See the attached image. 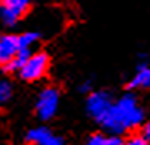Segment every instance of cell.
<instances>
[{"instance_id": "obj_1", "label": "cell", "mask_w": 150, "mask_h": 145, "mask_svg": "<svg viewBox=\"0 0 150 145\" xmlns=\"http://www.w3.org/2000/svg\"><path fill=\"white\" fill-rule=\"evenodd\" d=\"M142 122H144V108L140 107L139 100L132 93H127L113 103L112 110L102 124V127L110 134L118 135L139 127Z\"/></svg>"}, {"instance_id": "obj_2", "label": "cell", "mask_w": 150, "mask_h": 145, "mask_svg": "<svg viewBox=\"0 0 150 145\" xmlns=\"http://www.w3.org/2000/svg\"><path fill=\"white\" fill-rule=\"evenodd\" d=\"M113 100L108 92L103 90H95L87 95V112L97 124L102 125L105 122V118L108 117V113L113 107Z\"/></svg>"}, {"instance_id": "obj_3", "label": "cell", "mask_w": 150, "mask_h": 145, "mask_svg": "<svg viewBox=\"0 0 150 145\" xmlns=\"http://www.w3.org/2000/svg\"><path fill=\"white\" fill-rule=\"evenodd\" d=\"M48 65H50V60H48V55L43 54V52H33L25 64L22 65V69L17 72L18 77L25 82H35L40 80L48 70Z\"/></svg>"}, {"instance_id": "obj_4", "label": "cell", "mask_w": 150, "mask_h": 145, "mask_svg": "<svg viewBox=\"0 0 150 145\" xmlns=\"http://www.w3.org/2000/svg\"><path fill=\"white\" fill-rule=\"evenodd\" d=\"M60 102V93L54 87H45L37 97L35 103V112L40 120H50L55 117V113L59 110Z\"/></svg>"}, {"instance_id": "obj_5", "label": "cell", "mask_w": 150, "mask_h": 145, "mask_svg": "<svg viewBox=\"0 0 150 145\" xmlns=\"http://www.w3.org/2000/svg\"><path fill=\"white\" fill-rule=\"evenodd\" d=\"M32 0H0V23L13 27L27 13Z\"/></svg>"}, {"instance_id": "obj_6", "label": "cell", "mask_w": 150, "mask_h": 145, "mask_svg": "<svg viewBox=\"0 0 150 145\" xmlns=\"http://www.w3.org/2000/svg\"><path fill=\"white\" fill-rule=\"evenodd\" d=\"M20 54H22V48H20L18 35L2 33L0 35V67L7 70Z\"/></svg>"}, {"instance_id": "obj_7", "label": "cell", "mask_w": 150, "mask_h": 145, "mask_svg": "<svg viewBox=\"0 0 150 145\" xmlns=\"http://www.w3.org/2000/svg\"><path fill=\"white\" fill-rule=\"evenodd\" d=\"M27 142L30 145H65L64 139H60L47 127H35L28 130Z\"/></svg>"}, {"instance_id": "obj_8", "label": "cell", "mask_w": 150, "mask_h": 145, "mask_svg": "<svg viewBox=\"0 0 150 145\" xmlns=\"http://www.w3.org/2000/svg\"><path fill=\"white\" fill-rule=\"evenodd\" d=\"M129 88H132V90H145V88H150V67L145 62L144 55H140V62L137 64V72L130 79Z\"/></svg>"}, {"instance_id": "obj_9", "label": "cell", "mask_w": 150, "mask_h": 145, "mask_svg": "<svg viewBox=\"0 0 150 145\" xmlns=\"http://www.w3.org/2000/svg\"><path fill=\"white\" fill-rule=\"evenodd\" d=\"M18 40H20L22 52L33 54V47H35L38 43V40H40V33L38 32H23L22 35H18Z\"/></svg>"}, {"instance_id": "obj_10", "label": "cell", "mask_w": 150, "mask_h": 145, "mask_svg": "<svg viewBox=\"0 0 150 145\" xmlns=\"http://www.w3.org/2000/svg\"><path fill=\"white\" fill-rule=\"evenodd\" d=\"M12 97V85L5 79H0V108L4 107Z\"/></svg>"}, {"instance_id": "obj_11", "label": "cell", "mask_w": 150, "mask_h": 145, "mask_svg": "<svg viewBox=\"0 0 150 145\" xmlns=\"http://www.w3.org/2000/svg\"><path fill=\"white\" fill-rule=\"evenodd\" d=\"M108 140L110 137H105L103 134H95L87 139L85 145H108Z\"/></svg>"}, {"instance_id": "obj_12", "label": "cell", "mask_w": 150, "mask_h": 145, "mask_svg": "<svg viewBox=\"0 0 150 145\" xmlns=\"http://www.w3.org/2000/svg\"><path fill=\"white\" fill-rule=\"evenodd\" d=\"M123 145H149V142L140 134V135H130L127 140H123Z\"/></svg>"}, {"instance_id": "obj_13", "label": "cell", "mask_w": 150, "mask_h": 145, "mask_svg": "<svg viewBox=\"0 0 150 145\" xmlns=\"http://www.w3.org/2000/svg\"><path fill=\"white\" fill-rule=\"evenodd\" d=\"M79 88H80V92H83V93H87V95L92 93V83H90V82H83Z\"/></svg>"}, {"instance_id": "obj_14", "label": "cell", "mask_w": 150, "mask_h": 145, "mask_svg": "<svg viewBox=\"0 0 150 145\" xmlns=\"http://www.w3.org/2000/svg\"><path fill=\"white\" fill-rule=\"evenodd\" d=\"M142 135H144V139L147 140V142H149V145H150V122H149V124H145V125H144Z\"/></svg>"}, {"instance_id": "obj_15", "label": "cell", "mask_w": 150, "mask_h": 145, "mask_svg": "<svg viewBox=\"0 0 150 145\" xmlns=\"http://www.w3.org/2000/svg\"><path fill=\"white\" fill-rule=\"evenodd\" d=\"M108 145H123V140L118 139L117 135H113V137H110V140H108Z\"/></svg>"}]
</instances>
